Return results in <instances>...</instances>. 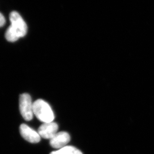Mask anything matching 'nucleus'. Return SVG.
Listing matches in <instances>:
<instances>
[{
	"label": "nucleus",
	"instance_id": "3",
	"mask_svg": "<svg viewBox=\"0 0 154 154\" xmlns=\"http://www.w3.org/2000/svg\"><path fill=\"white\" fill-rule=\"evenodd\" d=\"M20 113L26 121H30L33 118V103L29 94L23 93L20 95L19 100Z\"/></svg>",
	"mask_w": 154,
	"mask_h": 154
},
{
	"label": "nucleus",
	"instance_id": "6",
	"mask_svg": "<svg viewBox=\"0 0 154 154\" xmlns=\"http://www.w3.org/2000/svg\"><path fill=\"white\" fill-rule=\"evenodd\" d=\"M20 134L26 140L32 143H37L41 140V136L36 131L28 125L23 124L20 127Z\"/></svg>",
	"mask_w": 154,
	"mask_h": 154
},
{
	"label": "nucleus",
	"instance_id": "2",
	"mask_svg": "<svg viewBox=\"0 0 154 154\" xmlns=\"http://www.w3.org/2000/svg\"><path fill=\"white\" fill-rule=\"evenodd\" d=\"M10 27L19 38H22L26 35L27 26L22 17L16 11L12 12L10 15Z\"/></svg>",
	"mask_w": 154,
	"mask_h": 154
},
{
	"label": "nucleus",
	"instance_id": "7",
	"mask_svg": "<svg viewBox=\"0 0 154 154\" xmlns=\"http://www.w3.org/2000/svg\"><path fill=\"white\" fill-rule=\"evenodd\" d=\"M58 154H83L79 149L73 146H66L58 151Z\"/></svg>",
	"mask_w": 154,
	"mask_h": 154
},
{
	"label": "nucleus",
	"instance_id": "8",
	"mask_svg": "<svg viewBox=\"0 0 154 154\" xmlns=\"http://www.w3.org/2000/svg\"><path fill=\"white\" fill-rule=\"evenodd\" d=\"M5 38L8 41L10 42H16L19 38L17 35L15 34V32H14L13 30L10 26H9V28L6 31Z\"/></svg>",
	"mask_w": 154,
	"mask_h": 154
},
{
	"label": "nucleus",
	"instance_id": "10",
	"mask_svg": "<svg viewBox=\"0 0 154 154\" xmlns=\"http://www.w3.org/2000/svg\"><path fill=\"white\" fill-rule=\"evenodd\" d=\"M50 154H58L57 151H54L51 152Z\"/></svg>",
	"mask_w": 154,
	"mask_h": 154
},
{
	"label": "nucleus",
	"instance_id": "4",
	"mask_svg": "<svg viewBox=\"0 0 154 154\" xmlns=\"http://www.w3.org/2000/svg\"><path fill=\"white\" fill-rule=\"evenodd\" d=\"M58 128V125L54 122L44 123L38 128V133L44 139H51L57 134Z\"/></svg>",
	"mask_w": 154,
	"mask_h": 154
},
{
	"label": "nucleus",
	"instance_id": "9",
	"mask_svg": "<svg viewBox=\"0 0 154 154\" xmlns=\"http://www.w3.org/2000/svg\"><path fill=\"white\" fill-rule=\"evenodd\" d=\"M6 20L4 16L0 13V27L3 26L5 24Z\"/></svg>",
	"mask_w": 154,
	"mask_h": 154
},
{
	"label": "nucleus",
	"instance_id": "1",
	"mask_svg": "<svg viewBox=\"0 0 154 154\" xmlns=\"http://www.w3.org/2000/svg\"><path fill=\"white\" fill-rule=\"evenodd\" d=\"M33 111L38 119L44 123L52 122L54 118L51 106L42 99H38L33 103Z\"/></svg>",
	"mask_w": 154,
	"mask_h": 154
},
{
	"label": "nucleus",
	"instance_id": "5",
	"mask_svg": "<svg viewBox=\"0 0 154 154\" xmlns=\"http://www.w3.org/2000/svg\"><path fill=\"white\" fill-rule=\"evenodd\" d=\"M70 140L69 133L66 132L57 133L50 139V145L54 148L61 149L66 147Z\"/></svg>",
	"mask_w": 154,
	"mask_h": 154
}]
</instances>
